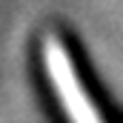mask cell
I'll return each instance as SVG.
<instances>
[{"instance_id": "6da1fadb", "label": "cell", "mask_w": 123, "mask_h": 123, "mask_svg": "<svg viewBox=\"0 0 123 123\" xmlns=\"http://www.w3.org/2000/svg\"><path fill=\"white\" fill-rule=\"evenodd\" d=\"M37 60H40V74L46 77L49 97L63 123H109V115L100 106L97 94L83 80L69 43H63L57 34L49 31L40 40Z\"/></svg>"}]
</instances>
